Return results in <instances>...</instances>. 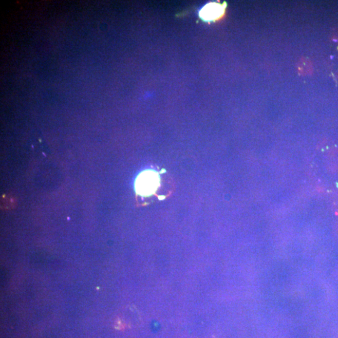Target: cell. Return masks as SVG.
Here are the masks:
<instances>
[{"label": "cell", "instance_id": "cell-1", "mask_svg": "<svg viewBox=\"0 0 338 338\" xmlns=\"http://www.w3.org/2000/svg\"><path fill=\"white\" fill-rule=\"evenodd\" d=\"M159 185V174L153 171H145L137 177L136 190L140 196H148L155 193Z\"/></svg>", "mask_w": 338, "mask_h": 338}, {"label": "cell", "instance_id": "cell-2", "mask_svg": "<svg viewBox=\"0 0 338 338\" xmlns=\"http://www.w3.org/2000/svg\"><path fill=\"white\" fill-rule=\"evenodd\" d=\"M224 8L216 4H208L200 12V15L206 20H213L221 15Z\"/></svg>", "mask_w": 338, "mask_h": 338}]
</instances>
